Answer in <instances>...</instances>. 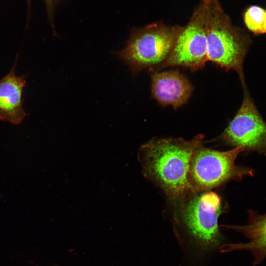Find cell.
<instances>
[{"mask_svg":"<svg viewBox=\"0 0 266 266\" xmlns=\"http://www.w3.org/2000/svg\"><path fill=\"white\" fill-rule=\"evenodd\" d=\"M242 86V102L222 133V138L230 145L242 147L244 151L266 156V122L252 100L246 83Z\"/></svg>","mask_w":266,"mask_h":266,"instance_id":"52a82bcc","label":"cell"},{"mask_svg":"<svg viewBox=\"0 0 266 266\" xmlns=\"http://www.w3.org/2000/svg\"><path fill=\"white\" fill-rule=\"evenodd\" d=\"M266 9L256 5H250L243 14L244 23L247 29L255 34H263V27Z\"/></svg>","mask_w":266,"mask_h":266,"instance_id":"8fae6325","label":"cell"},{"mask_svg":"<svg viewBox=\"0 0 266 266\" xmlns=\"http://www.w3.org/2000/svg\"><path fill=\"white\" fill-rule=\"evenodd\" d=\"M158 139L143 145L139 152L144 172L172 199L181 200L193 193L189 182L191 162L203 138Z\"/></svg>","mask_w":266,"mask_h":266,"instance_id":"6da1fadb","label":"cell"},{"mask_svg":"<svg viewBox=\"0 0 266 266\" xmlns=\"http://www.w3.org/2000/svg\"><path fill=\"white\" fill-rule=\"evenodd\" d=\"M263 33H266V14L265 21H264L263 27Z\"/></svg>","mask_w":266,"mask_h":266,"instance_id":"4fadbf2b","label":"cell"},{"mask_svg":"<svg viewBox=\"0 0 266 266\" xmlns=\"http://www.w3.org/2000/svg\"><path fill=\"white\" fill-rule=\"evenodd\" d=\"M200 192L188 196V199L180 203L174 220L190 244L204 253L221 247L223 238L218 218L224 210L217 194Z\"/></svg>","mask_w":266,"mask_h":266,"instance_id":"3957f363","label":"cell"},{"mask_svg":"<svg viewBox=\"0 0 266 266\" xmlns=\"http://www.w3.org/2000/svg\"><path fill=\"white\" fill-rule=\"evenodd\" d=\"M244 151L240 146L219 151L200 146L192 159L189 174L193 193L207 191L230 180L253 176V169L235 165L238 155Z\"/></svg>","mask_w":266,"mask_h":266,"instance_id":"5b68a950","label":"cell"},{"mask_svg":"<svg viewBox=\"0 0 266 266\" xmlns=\"http://www.w3.org/2000/svg\"><path fill=\"white\" fill-rule=\"evenodd\" d=\"M17 58L10 71L0 79V120L20 124L26 116L22 94L26 76L16 73Z\"/></svg>","mask_w":266,"mask_h":266,"instance_id":"30bf717a","label":"cell"},{"mask_svg":"<svg viewBox=\"0 0 266 266\" xmlns=\"http://www.w3.org/2000/svg\"><path fill=\"white\" fill-rule=\"evenodd\" d=\"M208 0H200L188 24L183 27L172 51L161 68L180 66L192 71L202 68L208 61Z\"/></svg>","mask_w":266,"mask_h":266,"instance_id":"8992f818","label":"cell"},{"mask_svg":"<svg viewBox=\"0 0 266 266\" xmlns=\"http://www.w3.org/2000/svg\"><path fill=\"white\" fill-rule=\"evenodd\" d=\"M183 27L158 22L132 30L126 47L116 53L133 75L161 69L169 57Z\"/></svg>","mask_w":266,"mask_h":266,"instance_id":"277c9868","label":"cell"},{"mask_svg":"<svg viewBox=\"0 0 266 266\" xmlns=\"http://www.w3.org/2000/svg\"><path fill=\"white\" fill-rule=\"evenodd\" d=\"M46 5L48 19L52 26L54 27L53 19L55 11L58 2V0H43ZM32 0H27L28 10H31Z\"/></svg>","mask_w":266,"mask_h":266,"instance_id":"7c38bea8","label":"cell"},{"mask_svg":"<svg viewBox=\"0 0 266 266\" xmlns=\"http://www.w3.org/2000/svg\"><path fill=\"white\" fill-rule=\"evenodd\" d=\"M248 218L245 225H222L221 228L233 230L248 238L246 243H230L220 247L221 253L245 250L254 258L253 266L260 264L266 258V213L259 214L253 210L247 211Z\"/></svg>","mask_w":266,"mask_h":266,"instance_id":"9c48e42d","label":"cell"},{"mask_svg":"<svg viewBox=\"0 0 266 266\" xmlns=\"http://www.w3.org/2000/svg\"><path fill=\"white\" fill-rule=\"evenodd\" d=\"M151 78L152 97L163 106L177 109L184 105L194 90L188 78L177 70L155 71Z\"/></svg>","mask_w":266,"mask_h":266,"instance_id":"ba28073f","label":"cell"},{"mask_svg":"<svg viewBox=\"0 0 266 266\" xmlns=\"http://www.w3.org/2000/svg\"><path fill=\"white\" fill-rule=\"evenodd\" d=\"M251 42L244 29L233 25L218 0H208V61L224 69L235 71L243 84V65Z\"/></svg>","mask_w":266,"mask_h":266,"instance_id":"7a4b0ae2","label":"cell"}]
</instances>
